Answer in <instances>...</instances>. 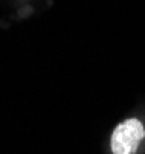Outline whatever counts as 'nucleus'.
I'll list each match as a JSON object with an SVG mask.
<instances>
[{
    "label": "nucleus",
    "mask_w": 145,
    "mask_h": 154,
    "mask_svg": "<svg viewBox=\"0 0 145 154\" xmlns=\"http://www.w3.org/2000/svg\"><path fill=\"white\" fill-rule=\"evenodd\" d=\"M143 137V124L136 118L125 119L115 128L112 134V151L113 154H134Z\"/></svg>",
    "instance_id": "f257e3e1"
}]
</instances>
